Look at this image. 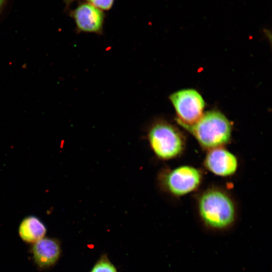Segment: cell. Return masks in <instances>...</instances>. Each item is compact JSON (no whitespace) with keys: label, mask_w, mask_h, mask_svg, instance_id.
Segmentation results:
<instances>
[{"label":"cell","mask_w":272,"mask_h":272,"mask_svg":"<svg viewBox=\"0 0 272 272\" xmlns=\"http://www.w3.org/2000/svg\"><path fill=\"white\" fill-rule=\"evenodd\" d=\"M198 213L208 226L223 229L231 226L235 221L236 206L231 197L218 188L205 191L198 200Z\"/></svg>","instance_id":"1"},{"label":"cell","mask_w":272,"mask_h":272,"mask_svg":"<svg viewBox=\"0 0 272 272\" xmlns=\"http://www.w3.org/2000/svg\"><path fill=\"white\" fill-rule=\"evenodd\" d=\"M188 130L199 144L209 150L222 147L227 144L231 136V125L226 117L221 112L208 111Z\"/></svg>","instance_id":"2"},{"label":"cell","mask_w":272,"mask_h":272,"mask_svg":"<svg viewBox=\"0 0 272 272\" xmlns=\"http://www.w3.org/2000/svg\"><path fill=\"white\" fill-rule=\"evenodd\" d=\"M148 138L152 150L162 160H170L178 156L184 148V139L181 133L167 122L159 121L153 124L149 129Z\"/></svg>","instance_id":"3"},{"label":"cell","mask_w":272,"mask_h":272,"mask_svg":"<svg viewBox=\"0 0 272 272\" xmlns=\"http://www.w3.org/2000/svg\"><path fill=\"white\" fill-rule=\"evenodd\" d=\"M170 99L175 108L177 121L188 129L195 124L202 115L204 100L196 90L184 89L172 94Z\"/></svg>","instance_id":"4"},{"label":"cell","mask_w":272,"mask_h":272,"mask_svg":"<svg viewBox=\"0 0 272 272\" xmlns=\"http://www.w3.org/2000/svg\"><path fill=\"white\" fill-rule=\"evenodd\" d=\"M201 178L199 170L185 165L165 171L161 175L160 180L167 191L179 196L196 189L200 184Z\"/></svg>","instance_id":"5"},{"label":"cell","mask_w":272,"mask_h":272,"mask_svg":"<svg viewBox=\"0 0 272 272\" xmlns=\"http://www.w3.org/2000/svg\"><path fill=\"white\" fill-rule=\"evenodd\" d=\"M70 15L78 32L102 33L105 15L104 12L88 2L80 3Z\"/></svg>","instance_id":"6"},{"label":"cell","mask_w":272,"mask_h":272,"mask_svg":"<svg viewBox=\"0 0 272 272\" xmlns=\"http://www.w3.org/2000/svg\"><path fill=\"white\" fill-rule=\"evenodd\" d=\"M205 165L214 174L225 177L235 173L238 161L234 154L222 147L210 150L206 157Z\"/></svg>","instance_id":"7"},{"label":"cell","mask_w":272,"mask_h":272,"mask_svg":"<svg viewBox=\"0 0 272 272\" xmlns=\"http://www.w3.org/2000/svg\"><path fill=\"white\" fill-rule=\"evenodd\" d=\"M34 261L40 267L47 268L55 264L61 253L59 242L54 239L43 238L32 247Z\"/></svg>","instance_id":"8"},{"label":"cell","mask_w":272,"mask_h":272,"mask_svg":"<svg viewBox=\"0 0 272 272\" xmlns=\"http://www.w3.org/2000/svg\"><path fill=\"white\" fill-rule=\"evenodd\" d=\"M46 232L44 225L34 216L25 218L19 229V233L22 239L28 243H35L43 238Z\"/></svg>","instance_id":"9"},{"label":"cell","mask_w":272,"mask_h":272,"mask_svg":"<svg viewBox=\"0 0 272 272\" xmlns=\"http://www.w3.org/2000/svg\"><path fill=\"white\" fill-rule=\"evenodd\" d=\"M90 272H117L106 255L101 256Z\"/></svg>","instance_id":"10"},{"label":"cell","mask_w":272,"mask_h":272,"mask_svg":"<svg viewBox=\"0 0 272 272\" xmlns=\"http://www.w3.org/2000/svg\"><path fill=\"white\" fill-rule=\"evenodd\" d=\"M102 11H108L112 7L114 0H85Z\"/></svg>","instance_id":"11"},{"label":"cell","mask_w":272,"mask_h":272,"mask_svg":"<svg viewBox=\"0 0 272 272\" xmlns=\"http://www.w3.org/2000/svg\"><path fill=\"white\" fill-rule=\"evenodd\" d=\"M76 0H64V3L65 5V9H67L70 5Z\"/></svg>","instance_id":"12"},{"label":"cell","mask_w":272,"mask_h":272,"mask_svg":"<svg viewBox=\"0 0 272 272\" xmlns=\"http://www.w3.org/2000/svg\"><path fill=\"white\" fill-rule=\"evenodd\" d=\"M7 0H0V14L4 10Z\"/></svg>","instance_id":"13"}]
</instances>
